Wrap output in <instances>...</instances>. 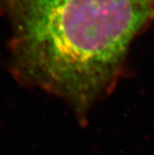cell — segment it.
<instances>
[{"label": "cell", "mask_w": 154, "mask_h": 155, "mask_svg": "<svg viewBox=\"0 0 154 155\" xmlns=\"http://www.w3.org/2000/svg\"><path fill=\"white\" fill-rule=\"evenodd\" d=\"M10 69L18 81L58 96L79 116L116 84L151 0H4Z\"/></svg>", "instance_id": "1"}, {"label": "cell", "mask_w": 154, "mask_h": 155, "mask_svg": "<svg viewBox=\"0 0 154 155\" xmlns=\"http://www.w3.org/2000/svg\"><path fill=\"white\" fill-rule=\"evenodd\" d=\"M151 1H152V2H154V0H151Z\"/></svg>", "instance_id": "2"}]
</instances>
